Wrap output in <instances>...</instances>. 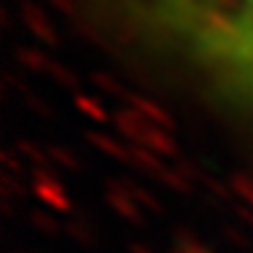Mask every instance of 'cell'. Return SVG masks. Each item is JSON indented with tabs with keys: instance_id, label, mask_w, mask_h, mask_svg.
<instances>
[{
	"instance_id": "6da1fadb",
	"label": "cell",
	"mask_w": 253,
	"mask_h": 253,
	"mask_svg": "<svg viewBox=\"0 0 253 253\" xmlns=\"http://www.w3.org/2000/svg\"><path fill=\"white\" fill-rule=\"evenodd\" d=\"M186 59L253 102V0H137Z\"/></svg>"
}]
</instances>
